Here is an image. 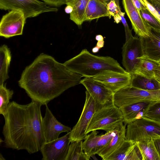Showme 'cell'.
I'll return each mask as SVG.
<instances>
[{
	"label": "cell",
	"mask_w": 160,
	"mask_h": 160,
	"mask_svg": "<svg viewBox=\"0 0 160 160\" xmlns=\"http://www.w3.org/2000/svg\"><path fill=\"white\" fill-rule=\"evenodd\" d=\"M82 77L52 56L41 53L25 68L18 83L32 100L45 105L69 88L80 84Z\"/></svg>",
	"instance_id": "obj_1"
},
{
	"label": "cell",
	"mask_w": 160,
	"mask_h": 160,
	"mask_svg": "<svg viewBox=\"0 0 160 160\" xmlns=\"http://www.w3.org/2000/svg\"><path fill=\"white\" fill-rule=\"evenodd\" d=\"M42 105L32 100L26 104L10 102L4 116L2 133L5 147L33 154L45 142L41 112Z\"/></svg>",
	"instance_id": "obj_2"
},
{
	"label": "cell",
	"mask_w": 160,
	"mask_h": 160,
	"mask_svg": "<svg viewBox=\"0 0 160 160\" xmlns=\"http://www.w3.org/2000/svg\"><path fill=\"white\" fill-rule=\"evenodd\" d=\"M63 64L70 71L87 78H92L106 70L128 72L113 58L95 55L86 49L82 50L78 55L65 61Z\"/></svg>",
	"instance_id": "obj_3"
},
{
	"label": "cell",
	"mask_w": 160,
	"mask_h": 160,
	"mask_svg": "<svg viewBox=\"0 0 160 160\" xmlns=\"http://www.w3.org/2000/svg\"><path fill=\"white\" fill-rule=\"evenodd\" d=\"M124 119L119 108L114 104L101 108L93 114L86 133L102 130L106 132L116 130L122 125Z\"/></svg>",
	"instance_id": "obj_4"
},
{
	"label": "cell",
	"mask_w": 160,
	"mask_h": 160,
	"mask_svg": "<svg viewBox=\"0 0 160 160\" xmlns=\"http://www.w3.org/2000/svg\"><path fill=\"white\" fill-rule=\"evenodd\" d=\"M160 138V122L141 117L128 124L126 138L136 142Z\"/></svg>",
	"instance_id": "obj_5"
},
{
	"label": "cell",
	"mask_w": 160,
	"mask_h": 160,
	"mask_svg": "<svg viewBox=\"0 0 160 160\" xmlns=\"http://www.w3.org/2000/svg\"><path fill=\"white\" fill-rule=\"evenodd\" d=\"M1 10L22 12L26 19L37 17L42 13L56 12L58 9L38 0H0Z\"/></svg>",
	"instance_id": "obj_6"
},
{
	"label": "cell",
	"mask_w": 160,
	"mask_h": 160,
	"mask_svg": "<svg viewBox=\"0 0 160 160\" xmlns=\"http://www.w3.org/2000/svg\"><path fill=\"white\" fill-rule=\"evenodd\" d=\"M160 101V90L147 91L133 87L130 85L114 93V103L118 108L139 102Z\"/></svg>",
	"instance_id": "obj_7"
},
{
	"label": "cell",
	"mask_w": 160,
	"mask_h": 160,
	"mask_svg": "<svg viewBox=\"0 0 160 160\" xmlns=\"http://www.w3.org/2000/svg\"><path fill=\"white\" fill-rule=\"evenodd\" d=\"M80 84L83 85L94 99L96 111L114 104V93L93 78L85 77Z\"/></svg>",
	"instance_id": "obj_8"
},
{
	"label": "cell",
	"mask_w": 160,
	"mask_h": 160,
	"mask_svg": "<svg viewBox=\"0 0 160 160\" xmlns=\"http://www.w3.org/2000/svg\"><path fill=\"white\" fill-rule=\"evenodd\" d=\"M85 94V102L81 116L76 124L70 132L71 142L82 141L86 138L88 135L86 133L87 128L96 111L94 99L87 90Z\"/></svg>",
	"instance_id": "obj_9"
},
{
	"label": "cell",
	"mask_w": 160,
	"mask_h": 160,
	"mask_svg": "<svg viewBox=\"0 0 160 160\" xmlns=\"http://www.w3.org/2000/svg\"><path fill=\"white\" fill-rule=\"evenodd\" d=\"M122 64L126 71L132 74L139 62L144 55L140 38L133 37L126 41L122 48Z\"/></svg>",
	"instance_id": "obj_10"
},
{
	"label": "cell",
	"mask_w": 160,
	"mask_h": 160,
	"mask_svg": "<svg viewBox=\"0 0 160 160\" xmlns=\"http://www.w3.org/2000/svg\"><path fill=\"white\" fill-rule=\"evenodd\" d=\"M26 18L21 11L10 10L3 15L0 22V36L9 38L22 35Z\"/></svg>",
	"instance_id": "obj_11"
},
{
	"label": "cell",
	"mask_w": 160,
	"mask_h": 160,
	"mask_svg": "<svg viewBox=\"0 0 160 160\" xmlns=\"http://www.w3.org/2000/svg\"><path fill=\"white\" fill-rule=\"evenodd\" d=\"M70 132L65 135L50 142H45L40 151L42 160H65L71 140Z\"/></svg>",
	"instance_id": "obj_12"
},
{
	"label": "cell",
	"mask_w": 160,
	"mask_h": 160,
	"mask_svg": "<svg viewBox=\"0 0 160 160\" xmlns=\"http://www.w3.org/2000/svg\"><path fill=\"white\" fill-rule=\"evenodd\" d=\"M114 93L130 84L131 75L110 70L104 71L92 77Z\"/></svg>",
	"instance_id": "obj_13"
},
{
	"label": "cell",
	"mask_w": 160,
	"mask_h": 160,
	"mask_svg": "<svg viewBox=\"0 0 160 160\" xmlns=\"http://www.w3.org/2000/svg\"><path fill=\"white\" fill-rule=\"evenodd\" d=\"M45 106V113L43 118L42 123L45 142H48L58 138L61 133L70 132L72 129L59 122L53 115L47 104Z\"/></svg>",
	"instance_id": "obj_14"
},
{
	"label": "cell",
	"mask_w": 160,
	"mask_h": 160,
	"mask_svg": "<svg viewBox=\"0 0 160 160\" xmlns=\"http://www.w3.org/2000/svg\"><path fill=\"white\" fill-rule=\"evenodd\" d=\"M122 4L136 34L139 37L149 36L150 27L144 21L132 0H122Z\"/></svg>",
	"instance_id": "obj_15"
},
{
	"label": "cell",
	"mask_w": 160,
	"mask_h": 160,
	"mask_svg": "<svg viewBox=\"0 0 160 160\" xmlns=\"http://www.w3.org/2000/svg\"><path fill=\"white\" fill-rule=\"evenodd\" d=\"M139 37L144 55L153 60L160 61V32L150 28L149 36Z\"/></svg>",
	"instance_id": "obj_16"
},
{
	"label": "cell",
	"mask_w": 160,
	"mask_h": 160,
	"mask_svg": "<svg viewBox=\"0 0 160 160\" xmlns=\"http://www.w3.org/2000/svg\"><path fill=\"white\" fill-rule=\"evenodd\" d=\"M151 102L142 101L123 105L119 108L122 113L125 124H128L138 119L140 114L142 117L143 111Z\"/></svg>",
	"instance_id": "obj_17"
},
{
	"label": "cell",
	"mask_w": 160,
	"mask_h": 160,
	"mask_svg": "<svg viewBox=\"0 0 160 160\" xmlns=\"http://www.w3.org/2000/svg\"><path fill=\"white\" fill-rule=\"evenodd\" d=\"M111 15L107 5L102 0H90L85 10V21Z\"/></svg>",
	"instance_id": "obj_18"
},
{
	"label": "cell",
	"mask_w": 160,
	"mask_h": 160,
	"mask_svg": "<svg viewBox=\"0 0 160 160\" xmlns=\"http://www.w3.org/2000/svg\"><path fill=\"white\" fill-rule=\"evenodd\" d=\"M126 125L123 124L115 130V134L108 145L98 154L103 160H105L123 143L126 138Z\"/></svg>",
	"instance_id": "obj_19"
},
{
	"label": "cell",
	"mask_w": 160,
	"mask_h": 160,
	"mask_svg": "<svg viewBox=\"0 0 160 160\" xmlns=\"http://www.w3.org/2000/svg\"><path fill=\"white\" fill-rule=\"evenodd\" d=\"M90 0H67L66 4L72 7L70 19L78 26L85 21V12Z\"/></svg>",
	"instance_id": "obj_20"
},
{
	"label": "cell",
	"mask_w": 160,
	"mask_h": 160,
	"mask_svg": "<svg viewBox=\"0 0 160 160\" xmlns=\"http://www.w3.org/2000/svg\"><path fill=\"white\" fill-rule=\"evenodd\" d=\"M139 59L138 63L132 74L140 75L150 79L155 78L154 72L159 64L158 62L148 58L144 55Z\"/></svg>",
	"instance_id": "obj_21"
},
{
	"label": "cell",
	"mask_w": 160,
	"mask_h": 160,
	"mask_svg": "<svg viewBox=\"0 0 160 160\" xmlns=\"http://www.w3.org/2000/svg\"><path fill=\"white\" fill-rule=\"evenodd\" d=\"M130 85L147 91L160 90V85L155 78L150 79L136 74H131Z\"/></svg>",
	"instance_id": "obj_22"
},
{
	"label": "cell",
	"mask_w": 160,
	"mask_h": 160,
	"mask_svg": "<svg viewBox=\"0 0 160 160\" xmlns=\"http://www.w3.org/2000/svg\"><path fill=\"white\" fill-rule=\"evenodd\" d=\"M11 59L10 49L8 46L3 44L0 48V85L9 78L8 69Z\"/></svg>",
	"instance_id": "obj_23"
},
{
	"label": "cell",
	"mask_w": 160,
	"mask_h": 160,
	"mask_svg": "<svg viewBox=\"0 0 160 160\" xmlns=\"http://www.w3.org/2000/svg\"><path fill=\"white\" fill-rule=\"evenodd\" d=\"M142 158V160H160L153 139H147L135 142Z\"/></svg>",
	"instance_id": "obj_24"
},
{
	"label": "cell",
	"mask_w": 160,
	"mask_h": 160,
	"mask_svg": "<svg viewBox=\"0 0 160 160\" xmlns=\"http://www.w3.org/2000/svg\"><path fill=\"white\" fill-rule=\"evenodd\" d=\"M136 146L135 142L125 139L120 147L105 160H127Z\"/></svg>",
	"instance_id": "obj_25"
},
{
	"label": "cell",
	"mask_w": 160,
	"mask_h": 160,
	"mask_svg": "<svg viewBox=\"0 0 160 160\" xmlns=\"http://www.w3.org/2000/svg\"><path fill=\"white\" fill-rule=\"evenodd\" d=\"M82 140L71 142L65 160H89L90 158L83 152Z\"/></svg>",
	"instance_id": "obj_26"
},
{
	"label": "cell",
	"mask_w": 160,
	"mask_h": 160,
	"mask_svg": "<svg viewBox=\"0 0 160 160\" xmlns=\"http://www.w3.org/2000/svg\"><path fill=\"white\" fill-rule=\"evenodd\" d=\"M98 132L97 130L92 131L82 142L83 151L90 158L95 154L97 143L101 136L97 135Z\"/></svg>",
	"instance_id": "obj_27"
},
{
	"label": "cell",
	"mask_w": 160,
	"mask_h": 160,
	"mask_svg": "<svg viewBox=\"0 0 160 160\" xmlns=\"http://www.w3.org/2000/svg\"><path fill=\"white\" fill-rule=\"evenodd\" d=\"M13 91L7 88L4 84L0 85V114L5 116Z\"/></svg>",
	"instance_id": "obj_28"
},
{
	"label": "cell",
	"mask_w": 160,
	"mask_h": 160,
	"mask_svg": "<svg viewBox=\"0 0 160 160\" xmlns=\"http://www.w3.org/2000/svg\"><path fill=\"white\" fill-rule=\"evenodd\" d=\"M142 117L160 122V101L151 102L143 111Z\"/></svg>",
	"instance_id": "obj_29"
},
{
	"label": "cell",
	"mask_w": 160,
	"mask_h": 160,
	"mask_svg": "<svg viewBox=\"0 0 160 160\" xmlns=\"http://www.w3.org/2000/svg\"><path fill=\"white\" fill-rule=\"evenodd\" d=\"M140 14L147 24L151 28L160 32V21L147 8L139 11Z\"/></svg>",
	"instance_id": "obj_30"
},
{
	"label": "cell",
	"mask_w": 160,
	"mask_h": 160,
	"mask_svg": "<svg viewBox=\"0 0 160 160\" xmlns=\"http://www.w3.org/2000/svg\"><path fill=\"white\" fill-rule=\"evenodd\" d=\"M115 132V130L106 132L105 134L101 135L97 143L95 154H98L108 145L114 136Z\"/></svg>",
	"instance_id": "obj_31"
},
{
	"label": "cell",
	"mask_w": 160,
	"mask_h": 160,
	"mask_svg": "<svg viewBox=\"0 0 160 160\" xmlns=\"http://www.w3.org/2000/svg\"><path fill=\"white\" fill-rule=\"evenodd\" d=\"M108 10L115 22L118 23L121 21L120 14L122 12L119 6V2L115 0L111 1L108 5Z\"/></svg>",
	"instance_id": "obj_32"
},
{
	"label": "cell",
	"mask_w": 160,
	"mask_h": 160,
	"mask_svg": "<svg viewBox=\"0 0 160 160\" xmlns=\"http://www.w3.org/2000/svg\"><path fill=\"white\" fill-rule=\"evenodd\" d=\"M124 14L125 13L122 12L120 14V17L121 21L125 29L126 35V41H127L133 36L132 34V30L129 28L124 18Z\"/></svg>",
	"instance_id": "obj_33"
},
{
	"label": "cell",
	"mask_w": 160,
	"mask_h": 160,
	"mask_svg": "<svg viewBox=\"0 0 160 160\" xmlns=\"http://www.w3.org/2000/svg\"><path fill=\"white\" fill-rule=\"evenodd\" d=\"M49 6L57 7L66 4L67 0H42Z\"/></svg>",
	"instance_id": "obj_34"
},
{
	"label": "cell",
	"mask_w": 160,
	"mask_h": 160,
	"mask_svg": "<svg viewBox=\"0 0 160 160\" xmlns=\"http://www.w3.org/2000/svg\"><path fill=\"white\" fill-rule=\"evenodd\" d=\"M155 8L160 17V4L155 0H147Z\"/></svg>",
	"instance_id": "obj_35"
},
{
	"label": "cell",
	"mask_w": 160,
	"mask_h": 160,
	"mask_svg": "<svg viewBox=\"0 0 160 160\" xmlns=\"http://www.w3.org/2000/svg\"><path fill=\"white\" fill-rule=\"evenodd\" d=\"M155 148L160 158V138L153 139Z\"/></svg>",
	"instance_id": "obj_36"
},
{
	"label": "cell",
	"mask_w": 160,
	"mask_h": 160,
	"mask_svg": "<svg viewBox=\"0 0 160 160\" xmlns=\"http://www.w3.org/2000/svg\"><path fill=\"white\" fill-rule=\"evenodd\" d=\"M154 78L160 85V64L156 68L154 72Z\"/></svg>",
	"instance_id": "obj_37"
},
{
	"label": "cell",
	"mask_w": 160,
	"mask_h": 160,
	"mask_svg": "<svg viewBox=\"0 0 160 160\" xmlns=\"http://www.w3.org/2000/svg\"><path fill=\"white\" fill-rule=\"evenodd\" d=\"M104 40L102 41H98L96 46L98 47L100 49L104 47Z\"/></svg>",
	"instance_id": "obj_38"
},
{
	"label": "cell",
	"mask_w": 160,
	"mask_h": 160,
	"mask_svg": "<svg viewBox=\"0 0 160 160\" xmlns=\"http://www.w3.org/2000/svg\"><path fill=\"white\" fill-rule=\"evenodd\" d=\"M72 11V7L69 6H67L65 8V11L67 13H70Z\"/></svg>",
	"instance_id": "obj_39"
},
{
	"label": "cell",
	"mask_w": 160,
	"mask_h": 160,
	"mask_svg": "<svg viewBox=\"0 0 160 160\" xmlns=\"http://www.w3.org/2000/svg\"><path fill=\"white\" fill-rule=\"evenodd\" d=\"M95 38V39L97 41H100L104 40L103 37L101 35H97Z\"/></svg>",
	"instance_id": "obj_40"
},
{
	"label": "cell",
	"mask_w": 160,
	"mask_h": 160,
	"mask_svg": "<svg viewBox=\"0 0 160 160\" xmlns=\"http://www.w3.org/2000/svg\"><path fill=\"white\" fill-rule=\"evenodd\" d=\"M100 49L97 46L93 47L92 49V52L93 53H96L98 52Z\"/></svg>",
	"instance_id": "obj_41"
},
{
	"label": "cell",
	"mask_w": 160,
	"mask_h": 160,
	"mask_svg": "<svg viewBox=\"0 0 160 160\" xmlns=\"http://www.w3.org/2000/svg\"><path fill=\"white\" fill-rule=\"evenodd\" d=\"M105 3L108 5L111 1L113 0H102ZM115 1V0H114Z\"/></svg>",
	"instance_id": "obj_42"
},
{
	"label": "cell",
	"mask_w": 160,
	"mask_h": 160,
	"mask_svg": "<svg viewBox=\"0 0 160 160\" xmlns=\"http://www.w3.org/2000/svg\"><path fill=\"white\" fill-rule=\"evenodd\" d=\"M5 159L2 156L1 154H0V160H5Z\"/></svg>",
	"instance_id": "obj_43"
},
{
	"label": "cell",
	"mask_w": 160,
	"mask_h": 160,
	"mask_svg": "<svg viewBox=\"0 0 160 160\" xmlns=\"http://www.w3.org/2000/svg\"><path fill=\"white\" fill-rule=\"evenodd\" d=\"M160 4V0H155Z\"/></svg>",
	"instance_id": "obj_44"
},
{
	"label": "cell",
	"mask_w": 160,
	"mask_h": 160,
	"mask_svg": "<svg viewBox=\"0 0 160 160\" xmlns=\"http://www.w3.org/2000/svg\"><path fill=\"white\" fill-rule=\"evenodd\" d=\"M157 62H158V63L159 64H160V61H157Z\"/></svg>",
	"instance_id": "obj_45"
}]
</instances>
